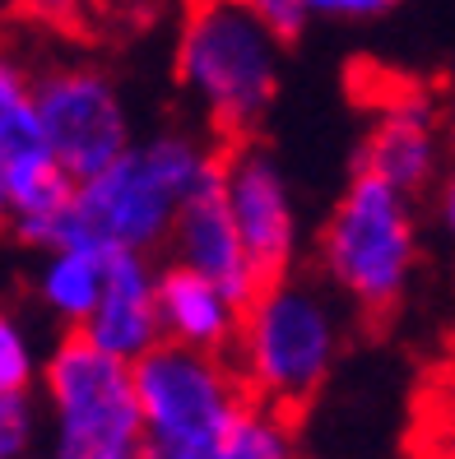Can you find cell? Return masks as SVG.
I'll return each instance as SVG.
<instances>
[{"label": "cell", "instance_id": "cell-5", "mask_svg": "<svg viewBox=\"0 0 455 459\" xmlns=\"http://www.w3.org/2000/svg\"><path fill=\"white\" fill-rule=\"evenodd\" d=\"M237 353H242L251 394L293 418L330 376L339 353V325L316 288L284 279L242 311Z\"/></svg>", "mask_w": 455, "mask_h": 459}, {"label": "cell", "instance_id": "cell-10", "mask_svg": "<svg viewBox=\"0 0 455 459\" xmlns=\"http://www.w3.org/2000/svg\"><path fill=\"white\" fill-rule=\"evenodd\" d=\"M172 251L181 264L200 269L205 279H214L237 307H251L260 297V279L251 269L247 241L237 232L232 204H228V181H223V153L209 158L205 177L191 186L177 223H172Z\"/></svg>", "mask_w": 455, "mask_h": 459}, {"label": "cell", "instance_id": "cell-15", "mask_svg": "<svg viewBox=\"0 0 455 459\" xmlns=\"http://www.w3.org/2000/svg\"><path fill=\"white\" fill-rule=\"evenodd\" d=\"M42 302L57 311L70 330H79L93 316L98 297L107 288V255L89 247H57L42 264Z\"/></svg>", "mask_w": 455, "mask_h": 459}, {"label": "cell", "instance_id": "cell-16", "mask_svg": "<svg viewBox=\"0 0 455 459\" xmlns=\"http://www.w3.org/2000/svg\"><path fill=\"white\" fill-rule=\"evenodd\" d=\"M33 441L29 390H0V459H19Z\"/></svg>", "mask_w": 455, "mask_h": 459}, {"label": "cell", "instance_id": "cell-3", "mask_svg": "<svg viewBox=\"0 0 455 459\" xmlns=\"http://www.w3.org/2000/svg\"><path fill=\"white\" fill-rule=\"evenodd\" d=\"M409 195L377 172H358L320 228V269L367 316H386L414 269Z\"/></svg>", "mask_w": 455, "mask_h": 459}, {"label": "cell", "instance_id": "cell-11", "mask_svg": "<svg viewBox=\"0 0 455 459\" xmlns=\"http://www.w3.org/2000/svg\"><path fill=\"white\" fill-rule=\"evenodd\" d=\"M112 358L140 362L153 343H163V316H158V274L144 251H112L107 255V288L93 316L79 325Z\"/></svg>", "mask_w": 455, "mask_h": 459}, {"label": "cell", "instance_id": "cell-7", "mask_svg": "<svg viewBox=\"0 0 455 459\" xmlns=\"http://www.w3.org/2000/svg\"><path fill=\"white\" fill-rule=\"evenodd\" d=\"M74 191L79 181L47 140L33 79L19 65H5L0 70V200L23 247H57Z\"/></svg>", "mask_w": 455, "mask_h": 459}, {"label": "cell", "instance_id": "cell-14", "mask_svg": "<svg viewBox=\"0 0 455 459\" xmlns=\"http://www.w3.org/2000/svg\"><path fill=\"white\" fill-rule=\"evenodd\" d=\"M144 459H298L293 450V427L288 413L270 409L265 399H247L219 431H209L205 441L181 446L168 455H144Z\"/></svg>", "mask_w": 455, "mask_h": 459}, {"label": "cell", "instance_id": "cell-17", "mask_svg": "<svg viewBox=\"0 0 455 459\" xmlns=\"http://www.w3.org/2000/svg\"><path fill=\"white\" fill-rule=\"evenodd\" d=\"M33 381V353L14 320H0V390H29Z\"/></svg>", "mask_w": 455, "mask_h": 459}, {"label": "cell", "instance_id": "cell-2", "mask_svg": "<svg viewBox=\"0 0 455 459\" xmlns=\"http://www.w3.org/2000/svg\"><path fill=\"white\" fill-rule=\"evenodd\" d=\"M279 38L251 14L247 0H196L181 29L177 74L223 144L251 140L265 107L279 93Z\"/></svg>", "mask_w": 455, "mask_h": 459}, {"label": "cell", "instance_id": "cell-8", "mask_svg": "<svg viewBox=\"0 0 455 459\" xmlns=\"http://www.w3.org/2000/svg\"><path fill=\"white\" fill-rule=\"evenodd\" d=\"M33 98L47 126V140L74 181L98 177L130 149L121 98L107 84V74L89 65H57L33 79Z\"/></svg>", "mask_w": 455, "mask_h": 459}, {"label": "cell", "instance_id": "cell-4", "mask_svg": "<svg viewBox=\"0 0 455 459\" xmlns=\"http://www.w3.org/2000/svg\"><path fill=\"white\" fill-rule=\"evenodd\" d=\"M42 381L57 409L51 459H144L136 362L112 358L89 334L70 330L51 353Z\"/></svg>", "mask_w": 455, "mask_h": 459}, {"label": "cell", "instance_id": "cell-9", "mask_svg": "<svg viewBox=\"0 0 455 459\" xmlns=\"http://www.w3.org/2000/svg\"><path fill=\"white\" fill-rule=\"evenodd\" d=\"M223 153V181H228V204L237 232L247 241L251 269L260 279V292L288 279L293 264V237H298V219H293V200L284 172L256 140H232L219 149Z\"/></svg>", "mask_w": 455, "mask_h": 459}, {"label": "cell", "instance_id": "cell-18", "mask_svg": "<svg viewBox=\"0 0 455 459\" xmlns=\"http://www.w3.org/2000/svg\"><path fill=\"white\" fill-rule=\"evenodd\" d=\"M251 5V14L270 29L279 42H293V38H302V29H307V19H311V10H307V0H247Z\"/></svg>", "mask_w": 455, "mask_h": 459}, {"label": "cell", "instance_id": "cell-1", "mask_svg": "<svg viewBox=\"0 0 455 459\" xmlns=\"http://www.w3.org/2000/svg\"><path fill=\"white\" fill-rule=\"evenodd\" d=\"M209 158L214 153L196 149L181 134L126 149L112 168L79 181L57 247H89L102 255L158 247L163 237H172L177 213L191 195V186L205 177Z\"/></svg>", "mask_w": 455, "mask_h": 459}, {"label": "cell", "instance_id": "cell-12", "mask_svg": "<svg viewBox=\"0 0 455 459\" xmlns=\"http://www.w3.org/2000/svg\"><path fill=\"white\" fill-rule=\"evenodd\" d=\"M158 316H163V339L205 353H228V343L242 334V307L181 260L158 274Z\"/></svg>", "mask_w": 455, "mask_h": 459}, {"label": "cell", "instance_id": "cell-6", "mask_svg": "<svg viewBox=\"0 0 455 459\" xmlns=\"http://www.w3.org/2000/svg\"><path fill=\"white\" fill-rule=\"evenodd\" d=\"M136 390L144 413V455H168L205 441L251 399L247 376L232 371L223 353H205L172 339L153 343L136 362Z\"/></svg>", "mask_w": 455, "mask_h": 459}, {"label": "cell", "instance_id": "cell-13", "mask_svg": "<svg viewBox=\"0 0 455 459\" xmlns=\"http://www.w3.org/2000/svg\"><path fill=\"white\" fill-rule=\"evenodd\" d=\"M437 168V121L427 102H399L386 107L381 121L372 126L358 153V172H377L390 186H399L405 195H414L418 186H427Z\"/></svg>", "mask_w": 455, "mask_h": 459}, {"label": "cell", "instance_id": "cell-21", "mask_svg": "<svg viewBox=\"0 0 455 459\" xmlns=\"http://www.w3.org/2000/svg\"><path fill=\"white\" fill-rule=\"evenodd\" d=\"M433 459H455V441H451V446H442V450H437Z\"/></svg>", "mask_w": 455, "mask_h": 459}, {"label": "cell", "instance_id": "cell-19", "mask_svg": "<svg viewBox=\"0 0 455 459\" xmlns=\"http://www.w3.org/2000/svg\"><path fill=\"white\" fill-rule=\"evenodd\" d=\"M395 0H307L311 14H326V19H372V14H386Z\"/></svg>", "mask_w": 455, "mask_h": 459}, {"label": "cell", "instance_id": "cell-20", "mask_svg": "<svg viewBox=\"0 0 455 459\" xmlns=\"http://www.w3.org/2000/svg\"><path fill=\"white\" fill-rule=\"evenodd\" d=\"M446 228L455 232V177H451V186H446Z\"/></svg>", "mask_w": 455, "mask_h": 459}]
</instances>
